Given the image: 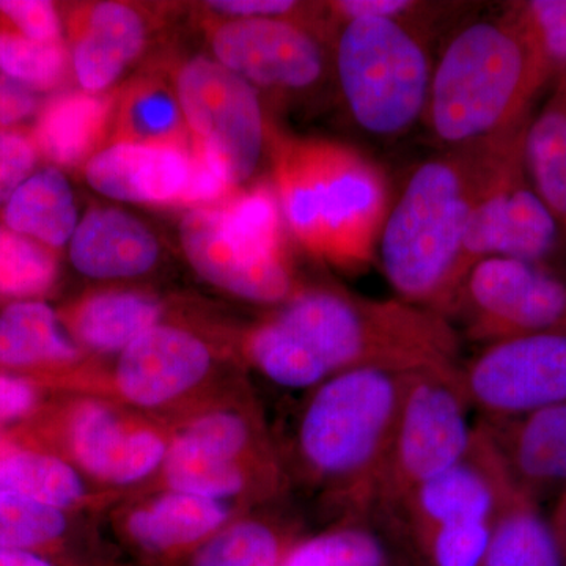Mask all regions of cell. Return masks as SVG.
<instances>
[{"label": "cell", "instance_id": "6da1fadb", "mask_svg": "<svg viewBox=\"0 0 566 566\" xmlns=\"http://www.w3.org/2000/svg\"><path fill=\"white\" fill-rule=\"evenodd\" d=\"M245 356L274 385L308 390L357 368L416 371L461 363L460 334L446 316L342 286L294 294L248 334Z\"/></svg>", "mask_w": 566, "mask_h": 566}, {"label": "cell", "instance_id": "7a4b0ae2", "mask_svg": "<svg viewBox=\"0 0 566 566\" xmlns=\"http://www.w3.org/2000/svg\"><path fill=\"white\" fill-rule=\"evenodd\" d=\"M493 139L450 148L420 164L390 205L379 234L376 260L395 297L449 322L464 281L465 229Z\"/></svg>", "mask_w": 566, "mask_h": 566}, {"label": "cell", "instance_id": "3957f363", "mask_svg": "<svg viewBox=\"0 0 566 566\" xmlns=\"http://www.w3.org/2000/svg\"><path fill=\"white\" fill-rule=\"evenodd\" d=\"M553 70L517 2L465 22L434 63L423 120L439 144L468 147L531 120V106Z\"/></svg>", "mask_w": 566, "mask_h": 566}, {"label": "cell", "instance_id": "277c9868", "mask_svg": "<svg viewBox=\"0 0 566 566\" xmlns=\"http://www.w3.org/2000/svg\"><path fill=\"white\" fill-rule=\"evenodd\" d=\"M412 371L357 368L311 389L301 409L296 455L335 523L375 520L395 423Z\"/></svg>", "mask_w": 566, "mask_h": 566}, {"label": "cell", "instance_id": "5b68a950", "mask_svg": "<svg viewBox=\"0 0 566 566\" xmlns=\"http://www.w3.org/2000/svg\"><path fill=\"white\" fill-rule=\"evenodd\" d=\"M273 163L283 222L305 251L352 273L375 262L392 202L370 158L340 142L283 136Z\"/></svg>", "mask_w": 566, "mask_h": 566}, {"label": "cell", "instance_id": "8992f818", "mask_svg": "<svg viewBox=\"0 0 566 566\" xmlns=\"http://www.w3.org/2000/svg\"><path fill=\"white\" fill-rule=\"evenodd\" d=\"M428 28L359 18L335 29V77L349 115L379 137L405 134L423 120L434 63Z\"/></svg>", "mask_w": 566, "mask_h": 566}, {"label": "cell", "instance_id": "52a82bcc", "mask_svg": "<svg viewBox=\"0 0 566 566\" xmlns=\"http://www.w3.org/2000/svg\"><path fill=\"white\" fill-rule=\"evenodd\" d=\"M282 223L274 189L255 186L219 207L188 211L180 226L182 251L193 270L223 292L283 304L297 292Z\"/></svg>", "mask_w": 566, "mask_h": 566}, {"label": "cell", "instance_id": "ba28073f", "mask_svg": "<svg viewBox=\"0 0 566 566\" xmlns=\"http://www.w3.org/2000/svg\"><path fill=\"white\" fill-rule=\"evenodd\" d=\"M458 365L409 375L395 423L375 521L385 523L417 488L441 475L468 452L474 439L471 405Z\"/></svg>", "mask_w": 566, "mask_h": 566}, {"label": "cell", "instance_id": "9c48e42d", "mask_svg": "<svg viewBox=\"0 0 566 566\" xmlns=\"http://www.w3.org/2000/svg\"><path fill=\"white\" fill-rule=\"evenodd\" d=\"M528 122L493 139L485 178L465 229L464 277L476 262L491 256L539 263L562 240L556 221L528 180L524 161Z\"/></svg>", "mask_w": 566, "mask_h": 566}, {"label": "cell", "instance_id": "30bf717a", "mask_svg": "<svg viewBox=\"0 0 566 566\" xmlns=\"http://www.w3.org/2000/svg\"><path fill=\"white\" fill-rule=\"evenodd\" d=\"M450 323L482 346L528 335L566 334V281L526 260H480L461 283Z\"/></svg>", "mask_w": 566, "mask_h": 566}, {"label": "cell", "instance_id": "8fae6325", "mask_svg": "<svg viewBox=\"0 0 566 566\" xmlns=\"http://www.w3.org/2000/svg\"><path fill=\"white\" fill-rule=\"evenodd\" d=\"M175 98L193 144L219 163L234 188L248 181L266 142L259 91L221 63L196 57L178 73Z\"/></svg>", "mask_w": 566, "mask_h": 566}, {"label": "cell", "instance_id": "7c38bea8", "mask_svg": "<svg viewBox=\"0 0 566 566\" xmlns=\"http://www.w3.org/2000/svg\"><path fill=\"white\" fill-rule=\"evenodd\" d=\"M164 471L172 491L200 497H238L273 490L277 471L259 424L244 409H223L189 424L167 449Z\"/></svg>", "mask_w": 566, "mask_h": 566}, {"label": "cell", "instance_id": "4fadbf2b", "mask_svg": "<svg viewBox=\"0 0 566 566\" xmlns=\"http://www.w3.org/2000/svg\"><path fill=\"white\" fill-rule=\"evenodd\" d=\"M472 411L504 419L566 403V334H539L482 346L458 367Z\"/></svg>", "mask_w": 566, "mask_h": 566}, {"label": "cell", "instance_id": "5bb4252c", "mask_svg": "<svg viewBox=\"0 0 566 566\" xmlns=\"http://www.w3.org/2000/svg\"><path fill=\"white\" fill-rule=\"evenodd\" d=\"M216 62L259 87L301 92L326 73L323 35L315 28L277 18H227L211 39Z\"/></svg>", "mask_w": 566, "mask_h": 566}, {"label": "cell", "instance_id": "9a60e30c", "mask_svg": "<svg viewBox=\"0 0 566 566\" xmlns=\"http://www.w3.org/2000/svg\"><path fill=\"white\" fill-rule=\"evenodd\" d=\"M475 423L521 494L542 506L565 493L566 403Z\"/></svg>", "mask_w": 566, "mask_h": 566}, {"label": "cell", "instance_id": "2e32d148", "mask_svg": "<svg viewBox=\"0 0 566 566\" xmlns=\"http://www.w3.org/2000/svg\"><path fill=\"white\" fill-rule=\"evenodd\" d=\"M210 348L196 335L156 324L118 359L115 382L123 398L142 408H156L189 392L210 371Z\"/></svg>", "mask_w": 566, "mask_h": 566}, {"label": "cell", "instance_id": "e0dca14e", "mask_svg": "<svg viewBox=\"0 0 566 566\" xmlns=\"http://www.w3.org/2000/svg\"><path fill=\"white\" fill-rule=\"evenodd\" d=\"M70 446L88 474L114 485L139 482L166 460L161 436L129 428L109 406L85 401L70 422Z\"/></svg>", "mask_w": 566, "mask_h": 566}, {"label": "cell", "instance_id": "ac0fdd59", "mask_svg": "<svg viewBox=\"0 0 566 566\" xmlns=\"http://www.w3.org/2000/svg\"><path fill=\"white\" fill-rule=\"evenodd\" d=\"M189 174L191 156L185 148L144 142H117L85 166L96 192L132 203H178Z\"/></svg>", "mask_w": 566, "mask_h": 566}, {"label": "cell", "instance_id": "d6986e66", "mask_svg": "<svg viewBox=\"0 0 566 566\" xmlns=\"http://www.w3.org/2000/svg\"><path fill=\"white\" fill-rule=\"evenodd\" d=\"M158 256L155 234L117 208H93L70 241L71 263L92 279L136 277L150 271Z\"/></svg>", "mask_w": 566, "mask_h": 566}, {"label": "cell", "instance_id": "ffe728a7", "mask_svg": "<svg viewBox=\"0 0 566 566\" xmlns=\"http://www.w3.org/2000/svg\"><path fill=\"white\" fill-rule=\"evenodd\" d=\"M147 31L137 10L99 2L85 10L73 44V69L82 91L102 93L140 54Z\"/></svg>", "mask_w": 566, "mask_h": 566}, {"label": "cell", "instance_id": "44dd1931", "mask_svg": "<svg viewBox=\"0 0 566 566\" xmlns=\"http://www.w3.org/2000/svg\"><path fill=\"white\" fill-rule=\"evenodd\" d=\"M229 517L222 501L170 491L129 515L126 532L145 553L174 556L202 545Z\"/></svg>", "mask_w": 566, "mask_h": 566}, {"label": "cell", "instance_id": "7402d4cb", "mask_svg": "<svg viewBox=\"0 0 566 566\" xmlns=\"http://www.w3.org/2000/svg\"><path fill=\"white\" fill-rule=\"evenodd\" d=\"M114 99L91 92L57 96L41 112L35 139L40 150L59 166L91 159L109 126Z\"/></svg>", "mask_w": 566, "mask_h": 566}, {"label": "cell", "instance_id": "603a6c76", "mask_svg": "<svg viewBox=\"0 0 566 566\" xmlns=\"http://www.w3.org/2000/svg\"><path fill=\"white\" fill-rule=\"evenodd\" d=\"M543 109L531 118L524 137L528 180L566 241V73Z\"/></svg>", "mask_w": 566, "mask_h": 566}, {"label": "cell", "instance_id": "cb8c5ba5", "mask_svg": "<svg viewBox=\"0 0 566 566\" xmlns=\"http://www.w3.org/2000/svg\"><path fill=\"white\" fill-rule=\"evenodd\" d=\"M3 222L13 232L50 248L69 243L80 221L65 175L57 167L32 174L6 203Z\"/></svg>", "mask_w": 566, "mask_h": 566}, {"label": "cell", "instance_id": "d4e9b609", "mask_svg": "<svg viewBox=\"0 0 566 566\" xmlns=\"http://www.w3.org/2000/svg\"><path fill=\"white\" fill-rule=\"evenodd\" d=\"M161 304L140 293L107 292L87 297L73 318L74 335L98 353H122L158 324Z\"/></svg>", "mask_w": 566, "mask_h": 566}, {"label": "cell", "instance_id": "484cf974", "mask_svg": "<svg viewBox=\"0 0 566 566\" xmlns=\"http://www.w3.org/2000/svg\"><path fill=\"white\" fill-rule=\"evenodd\" d=\"M77 348L50 305L20 301L0 314V364L70 363Z\"/></svg>", "mask_w": 566, "mask_h": 566}, {"label": "cell", "instance_id": "4316f807", "mask_svg": "<svg viewBox=\"0 0 566 566\" xmlns=\"http://www.w3.org/2000/svg\"><path fill=\"white\" fill-rule=\"evenodd\" d=\"M480 566H565L556 532L542 506L517 493L499 520Z\"/></svg>", "mask_w": 566, "mask_h": 566}, {"label": "cell", "instance_id": "83f0119b", "mask_svg": "<svg viewBox=\"0 0 566 566\" xmlns=\"http://www.w3.org/2000/svg\"><path fill=\"white\" fill-rule=\"evenodd\" d=\"M379 528L375 520L337 521L296 542L282 566H397Z\"/></svg>", "mask_w": 566, "mask_h": 566}, {"label": "cell", "instance_id": "f1b7e54d", "mask_svg": "<svg viewBox=\"0 0 566 566\" xmlns=\"http://www.w3.org/2000/svg\"><path fill=\"white\" fill-rule=\"evenodd\" d=\"M292 535L268 517H244L227 524L197 547L189 566H282Z\"/></svg>", "mask_w": 566, "mask_h": 566}, {"label": "cell", "instance_id": "f546056e", "mask_svg": "<svg viewBox=\"0 0 566 566\" xmlns=\"http://www.w3.org/2000/svg\"><path fill=\"white\" fill-rule=\"evenodd\" d=\"M0 494L63 510L77 504L85 488L76 469L61 458L11 453L0 461Z\"/></svg>", "mask_w": 566, "mask_h": 566}, {"label": "cell", "instance_id": "4dcf8cb0", "mask_svg": "<svg viewBox=\"0 0 566 566\" xmlns=\"http://www.w3.org/2000/svg\"><path fill=\"white\" fill-rule=\"evenodd\" d=\"M57 277L50 249L0 226V297H31L48 292Z\"/></svg>", "mask_w": 566, "mask_h": 566}, {"label": "cell", "instance_id": "1f68e13d", "mask_svg": "<svg viewBox=\"0 0 566 566\" xmlns=\"http://www.w3.org/2000/svg\"><path fill=\"white\" fill-rule=\"evenodd\" d=\"M66 52L61 43H39L21 33L0 32V73L29 91H50L61 84Z\"/></svg>", "mask_w": 566, "mask_h": 566}, {"label": "cell", "instance_id": "d6a6232c", "mask_svg": "<svg viewBox=\"0 0 566 566\" xmlns=\"http://www.w3.org/2000/svg\"><path fill=\"white\" fill-rule=\"evenodd\" d=\"M180 120L177 98L156 88H136L122 107L123 140L181 147Z\"/></svg>", "mask_w": 566, "mask_h": 566}, {"label": "cell", "instance_id": "836d02e7", "mask_svg": "<svg viewBox=\"0 0 566 566\" xmlns=\"http://www.w3.org/2000/svg\"><path fill=\"white\" fill-rule=\"evenodd\" d=\"M65 531L62 510L0 494V546L33 551L57 542Z\"/></svg>", "mask_w": 566, "mask_h": 566}, {"label": "cell", "instance_id": "e575fe53", "mask_svg": "<svg viewBox=\"0 0 566 566\" xmlns=\"http://www.w3.org/2000/svg\"><path fill=\"white\" fill-rule=\"evenodd\" d=\"M327 13L334 29L346 21L359 18H381L401 22H415L430 28L444 11L455 9L457 3L419 2V0H338L327 2Z\"/></svg>", "mask_w": 566, "mask_h": 566}, {"label": "cell", "instance_id": "d590c367", "mask_svg": "<svg viewBox=\"0 0 566 566\" xmlns=\"http://www.w3.org/2000/svg\"><path fill=\"white\" fill-rule=\"evenodd\" d=\"M532 35L553 70L554 77L566 71V0L517 2Z\"/></svg>", "mask_w": 566, "mask_h": 566}, {"label": "cell", "instance_id": "8d00e7d4", "mask_svg": "<svg viewBox=\"0 0 566 566\" xmlns=\"http://www.w3.org/2000/svg\"><path fill=\"white\" fill-rule=\"evenodd\" d=\"M0 13L9 18L25 39L61 43V18L46 0H0Z\"/></svg>", "mask_w": 566, "mask_h": 566}, {"label": "cell", "instance_id": "74e56055", "mask_svg": "<svg viewBox=\"0 0 566 566\" xmlns=\"http://www.w3.org/2000/svg\"><path fill=\"white\" fill-rule=\"evenodd\" d=\"M189 156H191V174H189L188 185H186L178 203L212 202V200L222 199L233 191L234 186L223 172L222 167L202 147L192 142Z\"/></svg>", "mask_w": 566, "mask_h": 566}, {"label": "cell", "instance_id": "f35d334b", "mask_svg": "<svg viewBox=\"0 0 566 566\" xmlns=\"http://www.w3.org/2000/svg\"><path fill=\"white\" fill-rule=\"evenodd\" d=\"M35 163V145L28 137L0 129V205L31 177Z\"/></svg>", "mask_w": 566, "mask_h": 566}, {"label": "cell", "instance_id": "ab89813d", "mask_svg": "<svg viewBox=\"0 0 566 566\" xmlns=\"http://www.w3.org/2000/svg\"><path fill=\"white\" fill-rule=\"evenodd\" d=\"M208 7L227 18H277V20L304 22L311 28L315 25L308 24L300 13H311L322 9L316 6L305 7L304 3L292 2V0H214V2H208Z\"/></svg>", "mask_w": 566, "mask_h": 566}, {"label": "cell", "instance_id": "60d3db41", "mask_svg": "<svg viewBox=\"0 0 566 566\" xmlns=\"http://www.w3.org/2000/svg\"><path fill=\"white\" fill-rule=\"evenodd\" d=\"M39 102L29 88L0 73V126L17 125L35 114Z\"/></svg>", "mask_w": 566, "mask_h": 566}, {"label": "cell", "instance_id": "b9f144b4", "mask_svg": "<svg viewBox=\"0 0 566 566\" xmlns=\"http://www.w3.org/2000/svg\"><path fill=\"white\" fill-rule=\"evenodd\" d=\"M35 405V390L28 381L0 375V422L28 415Z\"/></svg>", "mask_w": 566, "mask_h": 566}, {"label": "cell", "instance_id": "7bdbcfd3", "mask_svg": "<svg viewBox=\"0 0 566 566\" xmlns=\"http://www.w3.org/2000/svg\"><path fill=\"white\" fill-rule=\"evenodd\" d=\"M0 566H54L50 558L35 551L11 549L0 546Z\"/></svg>", "mask_w": 566, "mask_h": 566}, {"label": "cell", "instance_id": "ee69618b", "mask_svg": "<svg viewBox=\"0 0 566 566\" xmlns=\"http://www.w3.org/2000/svg\"><path fill=\"white\" fill-rule=\"evenodd\" d=\"M551 526L554 531H564L566 528V491L557 499L554 505L553 515L549 516Z\"/></svg>", "mask_w": 566, "mask_h": 566}, {"label": "cell", "instance_id": "f6af8a7d", "mask_svg": "<svg viewBox=\"0 0 566 566\" xmlns=\"http://www.w3.org/2000/svg\"><path fill=\"white\" fill-rule=\"evenodd\" d=\"M556 536L558 539V545H560L562 557H564V565L566 566V528H564V531H557Z\"/></svg>", "mask_w": 566, "mask_h": 566}, {"label": "cell", "instance_id": "bcb514c9", "mask_svg": "<svg viewBox=\"0 0 566 566\" xmlns=\"http://www.w3.org/2000/svg\"><path fill=\"white\" fill-rule=\"evenodd\" d=\"M11 455V449L9 442L3 441V439H0V461L3 460V458Z\"/></svg>", "mask_w": 566, "mask_h": 566}]
</instances>
